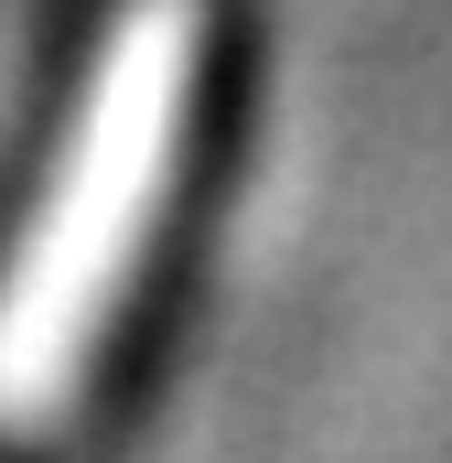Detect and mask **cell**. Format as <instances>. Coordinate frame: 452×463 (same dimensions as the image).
I'll return each mask as SVG.
<instances>
[{"mask_svg": "<svg viewBox=\"0 0 452 463\" xmlns=\"http://www.w3.org/2000/svg\"><path fill=\"white\" fill-rule=\"evenodd\" d=\"M194 76H205V0H118L87 87L65 118V151L43 173V205L0 269V453H22L76 366L118 313V280L151 237V205L173 184L184 118H194Z\"/></svg>", "mask_w": 452, "mask_h": 463, "instance_id": "1", "label": "cell"}]
</instances>
